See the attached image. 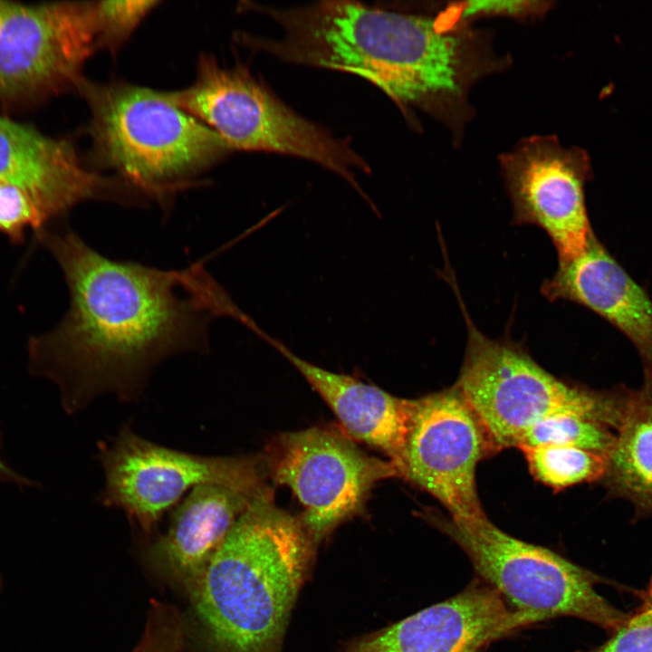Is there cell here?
I'll return each mask as SVG.
<instances>
[{"label":"cell","mask_w":652,"mask_h":652,"mask_svg":"<svg viewBox=\"0 0 652 652\" xmlns=\"http://www.w3.org/2000/svg\"><path fill=\"white\" fill-rule=\"evenodd\" d=\"M39 239L62 272L70 306L54 329L30 338L29 369L60 387L70 411L105 391L137 397L165 359L208 350L214 319L248 318L199 264L163 270L113 260L67 228H43Z\"/></svg>","instance_id":"1"},{"label":"cell","mask_w":652,"mask_h":652,"mask_svg":"<svg viewBox=\"0 0 652 652\" xmlns=\"http://www.w3.org/2000/svg\"><path fill=\"white\" fill-rule=\"evenodd\" d=\"M279 28L252 36L254 51L285 62L360 76L405 110L415 108L462 137L471 118L475 82L499 72L508 58L469 24L446 26L437 16L331 0L293 7L256 5Z\"/></svg>","instance_id":"2"},{"label":"cell","mask_w":652,"mask_h":652,"mask_svg":"<svg viewBox=\"0 0 652 652\" xmlns=\"http://www.w3.org/2000/svg\"><path fill=\"white\" fill-rule=\"evenodd\" d=\"M316 544L271 489L233 524L190 598L211 652H281Z\"/></svg>","instance_id":"3"},{"label":"cell","mask_w":652,"mask_h":652,"mask_svg":"<svg viewBox=\"0 0 652 652\" xmlns=\"http://www.w3.org/2000/svg\"><path fill=\"white\" fill-rule=\"evenodd\" d=\"M78 87L91 111L95 156L145 198L168 205L175 193L231 151L166 92L84 80Z\"/></svg>","instance_id":"4"},{"label":"cell","mask_w":652,"mask_h":652,"mask_svg":"<svg viewBox=\"0 0 652 652\" xmlns=\"http://www.w3.org/2000/svg\"><path fill=\"white\" fill-rule=\"evenodd\" d=\"M179 108L215 131L231 150L279 153L310 160L338 174L365 199L355 177L370 172L347 139L299 115L244 67L200 58L188 87L166 92Z\"/></svg>","instance_id":"5"},{"label":"cell","mask_w":652,"mask_h":652,"mask_svg":"<svg viewBox=\"0 0 652 652\" xmlns=\"http://www.w3.org/2000/svg\"><path fill=\"white\" fill-rule=\"evenodd\" d=\"M464 312L468 339L455 386L495 449L517 447L533 425L559 414L586 417L617 430L624 386L594 391L568 385L542 368L521 346L484 335Z\"/></svg>","instance_id":"6"},{"label":"cell","mask_w":652,"mask_h":652,"mask_svg":"<svg viewBox=\"0 0 652 652\" xmlns=\"http://www.w3.org/2000/svg\"><path fill=\"white\" fill-rule=\"evenodd\" d=\"M435 521L467 555L484 583L512 608L539 622L572 617L613 634L631 615L615 608L595 590L597 583L614 582L551 550L509 535L486 515Z\"/></svg>","instance_id":"7"},{"label":"cell","mask_w":652,"mask_h":652,"mask_svg":"<svg viewBox=\"0 0 652 652\" xmlns=\"http://www.w3.org/2000/svg\"><path fill=\"white\" fill-rule=\"evenodd\" d=\"M100 459L105 475L102 503L120 509L148 535L168 508L198 485L268 487L262 455H193L149 441L129 426L123 427L110 445L101 444Z\"/></svg>","instance_id":"8"},{"label":"cell","mask_w":652,"mask_h":652,"mask_svg":"<svg viewBox=\"0 0 652 652\" xmlns=\"http://www.w3.org/2000/svg\"><path fill=\"white\" fill-rule=\"evenodd\" d=\"M262 456L271 479L290 487L302 504L300 519L316 545L362 507L375 484L400 476L391 461L321 427L283 433Z\"/></svg>","instance_id":"9"},{"label":"cell","mask_w":652,"mask_h":652,"mask_svg":"<svg viewBox=\"0 0 652 652\" xmlns=\"http://www.w3.org/2000/svg\"><path fill=\"white\" fill-rule=\"evenodd\" d=\"M97 49L92 2L0 1V96L78 87Z\"/></svg>","instance_id":"10"},{"label":"cell","mask_w":652,"mask_h":652,"mask_svg":"<svg viewBox=\"0 0 652 652\" xmlns=\"http://www.w3.org/2000/svg\"><path fill=\"white\" fill-rule=\"evenodd\" d=\"M494 449L484 427L454 386L414 399L402 477L433 495L449 516L483 517L475 469Z\"/></svg>","instance_id":"11"},{"label":"cell","mask_w":652,"mask_h":652,"mask_svg":"<svg viewBox=\"0 0 652 652\" xmlns=\"http://www.w3.org/2000/svg\"><path fill=\"white\" fill-rule=\"evenodd\" d=\"M518 225H534L547 233L560 262L580 254L595 236L585 202L592 175L588 153L563 147L551 136L523 139L500 158Z\"/></svg>","instance_id":"12"},{"label":"cell","mask_w":652,"mask_h":652,"mask_svg":"<svg viewBox=\"0 0 652 652\" xmlns=\"http://www.w3.org/2000/svg\"><path fill=\"white\" fill-rule=\"evenodd\" d=\"M479 580L456 595L383 629L353 639L342 652H479L538 623Z\"/></svg>","instance_id":"13"},{"label":"cell","mask_w":652,"mask_h":652,"mask_svg":"<svg viewBox=\"0 0 652 652\" xmlns=\"http://www.w3.org/2000/svg\"><path fill=\"white\" fill-rule=\"evenodd\" d=\"M0 183L25 191L48 222L88 200L140 201L120 178L103 177L87 168L67 141L1 115Z\"/></svg>","instance_id":"14"},{"label":"cell","mask_w":652,"mask_h":652,"mask_svg":"<svg viewBox=\"0 0 652 652\" xmlns=\"http://www.w3.org/2000/svg\"><path fill=\"white\" fill-rule=\"evenodd\" d=\"M542 292L551 301L582 305L616 327L638 350L644 377L652 378V300L596 236L580 254L559 263Z\"/></svg>","instance_id":"15"},{"label":"cell","mask_w":652,"mask_h":652,"mask_svg":"<svg viewBox=\"0 0 652 652\" xmlns=\"http://www.w3.org/2000/svg\"><path fill=\"white\" fill-rule=\"evenodd\" d=\"M269 489L216 484L193 488L175 510L167 532L149 548V561L190 599L235 522Z\"/></svg>","instance_id":"16"},{"label":"cell","mask_w":652,"mask_h":652,"mask_svg":"<svg viewBox=\"0 0 652 652\" xmlns=\"http://www.w3.org/2000/svg\"><path fill=\"white\" fill-rule=\"evenodd\" d=\"M254 333L298 369L327 402L350 436L385 453L402 477L414 399L394 397L375 385L310 363L260 327Z\"/></svg>","instance_id":"17"},{"label":"cell","mask_w":652,"mask_h":652,"mask_svg":"<svg viewBox=\"0 0 652 652\" xmlns=\"http://www.w3.org/2000/svg\"><path fill=\"white\" fill-rule=\"evenodd\" d=\"M604 480L609 493L628 501L638 517L652 516V378L628 388Z\"/></svg>","instance_id":"18"},{"label":"cell","mask_w":652,"mask_h":652,"mask_svg":"<svg viewBox=\"0 0 652 652\" xmlns=\"http://www.w3.org/2000/svg\"><path fill=\"white\" fill-rule=\"evenodd\" d=\"M521 450L532 475L556 490L603 479L608 468L609 455L574 446L541 445Z\"/></svg>","instance_id":"19"},{"label":"cell","mask_w":652,"mask_h":652,"mask_svg":"<svg viewBox=\"0 0 652 652\" xmlns=\"http://www.w3.org/2000/svg\"><path fill=\"white\" fill-rule=\"evenodd\" d=\"M615 438L616 431L601 422L574 414H559L533 425L523 436L517 448L555 445L609 455Z\"/></svg>","instance_id":"20"},{"label":"cell","mask_w":652,"mask_h":652,"mask_svg":"<svg viewBox=\"0 0 652 652\" xmlns=\"http://www.w3.org/2000/svg\"><path fill=\"white\" fill-rule=\"evenodd\" d=\"M92 4L98 49L116 51L158 2L95 1Z\"/></svg>","instance_id":"21"},{"label":"cell","mask_w":652,"mask_h":652,"mask_svg":"<svg viewBox=\"0 0 652 652\" xmlns=\"http://www.w3.org/2000/svg\"><path fill=\"white\" fill-rule=\"evenodd\" d=\"M550 1L475 0L453 3L437 17L447 26L468 24L479 17L527 19L542 16L551 7Z\"/></svg>","instance_id":"22"},{"label":"cell","mask_w":652,"mask_h":652,"mask_svg":"<svg viewBox=\"0 0 652 652\" xmlns=\"http://www.w3.org/2000/svg\"><path fill=\"white\" fill-rule=\"evenodd\" d=\"M183 617L172 605L152 599L143 634L131 652H185Z\"/></svg>","instance_id":"23"},{"label":"cell","mask_w":652,"mask_h":652,"mask_svg":"<svg viewBox=\"0 0 652 652\" xmlns=\"http://www.w3.org/2000/svg\"><path fill=\"white\" fill-rule=\"evenodd\" d=\"M48 223L35 201L23 189L0 183V232L21 242L28 228L37 232Z\"/></svg>","instance_id":"24"},{"label":"cell","mask_w":652,"mask_h":652,"mask_svg":"<svg viewBox=\"0 0 652 652\" xmlns=\"http://www.w3.org/2000/svg\"><path fill=\"white\" fill-rule=\"evenodd\" d=\"M586 652H652V608H641L604 642Z\"/></svg>","instance_id":"25"},{"label":"cell","mask_w":652,"mask_h":652,"mask_svg":"<svg viewBox=\"0 0 652 652\" xmlns=\"http://www.w3.org/2000/svg\"><path fill=\"white\" fill-rule=\"evenodd\" d=\"M635 594L642 601L641 608H652V576L646 588L642 590H635Z\"/></svg>","instance_id":"26"},{"label":"cell","mask_w":652,"mask_h":652,"mask_svg":"<svg viewBox=\"0 0 652 652\" xmlns=\"http://www.w3.org/2000/svg\"><path fill=\"white\" fill-rule=\"evenodd\" d=\"M0 476L5 477L6 479H12L16 482H23V479H21L20 476L16 475L15 473L13 472L2 461L0 457Z\"/></svg>","instance_id":"27"},{"label":"cell","mask_w":652,"mask_h":652,"mask_svg":"<svg viewBox=\"0 0 652 652\" xmlns=\"http://www.w3.org/2000/svg\"><path fill=\"white\" fill-rule=\"evenodd\" d=\"M0 585H1V578H0Z\"/></svg>","instance_id":"28"}]
</instances>
